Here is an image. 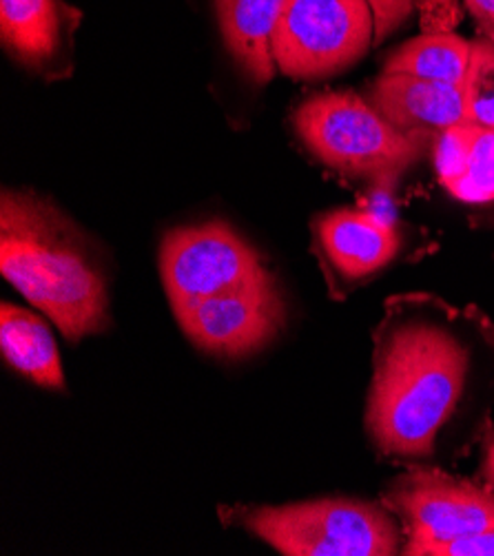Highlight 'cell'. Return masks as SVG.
<instances>
[{
  "mask_svg": "<svg viewBox=\"0 0 494 556\" xmlns=\"http://www.w3.org/2000/svg\"><path fill=\"white\" fill-rule=\"evenodd\" d=\"M375 42V14L366 0H284L270 51L293 80H324L351 65Z\"/></svg>",
  "mask_w": 494,
  "mask_h": 556,
  "instance_id": "cell-5",
  "label": "cell"
},
{
  "mask_svg": "<svg viewBox=\"0 0 494 556\" xmlns=\"http://www.w3.org/2000/svg\"><path fill=\"white\" fill-rule=\"evenodd\" d=\"M0 351L23 377L49 391H65L61 355L49 326L34 313L3 302L0 306Z\"/></svg>",
  "mask_w": 494,
  "mask_h": 556,
  "instance_id": "cell-13",
  "label": "cell"
},
{
  "mask_svg": "<svg viewBox=\"0 0 494 556\" xmlns=\"http://www.w3.org/2000/svg\"><path fill=\"white\" fill-rule=\"evenodd\" d=\"M421 34H453L461 23L459 0H413Z\"/></svg>",
  "mask_w": 494,
  "mask_h": 556,
  "instance_id": "cell-17",
  "label": "cell"
},
{
  "mask_svg": "<svg viewBox=\"0 0 494 556\" xmlns=\"http://www.w3.org/2000/svg\"><path fill=\"white\" fill-rule=\"evenodd\" d=\"M0 38L16 63L42 72L61 47L56 0H0Z\"/></svg>",
  "mask_w": 494,
  "mask_h": 556,
  "instance_id": "cell-14",
  "label": "cell"
},
{
  "mask_svg": "<svg viewBox=\"0 0 494 556\" xmlns=\"http://www.w3.org/2000/svg\"><path fill=\"white\" fill-rule=\"evenodd\" d=\"M368 96L379 114L408 136L434 142L436 136L464 125V85L381 72Z\"/></svg>",
  "mask_w": 494,
  "mask_h": 556,
  "instance_id": "cell-10",
  "label": "cell"
},
{
  "mask_svg": "<svg viewBox=\"0 0 494 556\" xmlns=\"http://www.w3.org/2000/svg\"><path fill=\"white\" fill-rule=\"evenodd\" d=\"M485 459H483V472L487 479V485L494 488V430L485 437Z\"/></svg>",
  "mask_w": 494,
  "mask_h": 556,
  "instance_id": "cell-20",
  "label": "cell"
},
{
  "mask_svg": "<svg viewBox=\"0 0 494 556\" xmlns=\"http://www.w3.org/2000/svg\"><path fill=\"white\" fill-rule=\"evenodd\" d=\"M387 506L406 534L402 554L423 556L430 547L494 528V488L477 485L439 466H408L383 490Z\"/></svg>",
  "mask_w": 494,
  "mask_h": 556,
  "instance_id": "cell-6",
  "label": "cell"
},
{
  "mask_svg": "<svg viewBox=\"0 0 494 556\" xmlns=\"http://www.w3.org/2000/svg\"><path fill=\"white\" fill-rule=\"evenodd\" d=\"M0 273L69 342L98 336L112 321L106 280L85 238L36 193L3 191Z\"/></svg>",
  "mask_w": 494,
  "mask_h": 556,
  "instance_id": "cell-2",
  "label": "cell"
},
{
  "mask_svg": "<svg viewBox=\"0 0 494 556\" xmlns=\"http://www.w3.org/2000/svg\"><path fill=\"white\" fill-rule=\"evenodd\" d=\"M223 515L284 556H395L404 547L395 515L357 498L229 508Z\"/></svg>",
  "mask_w": 494,
  "mask_h": 556,
  "instance_id": "cell-4",
  "label": "cell"
},
{
  "mask_svg": "<svg viewBox=\"0 0 494 556\" xmlns=\"http://www.w3.org/2000/svg\"><path fill=\"white\" fill-rule=\"evenodd\" d=\"M423 556H494V528L430 547Z\"/></svg>",
  "mask_w": 494,
  "mask_h": 556,
  "instance_id": "cell-19",
  "label": "cell"
},
{
  "mask_svg": "<svg viewBox=\"0 0 494 556\" xmlns=\"http://www.w3.org/2000/svg\"><path fill=\"white\" fill-rule=\"evenodd\" d=\"M282 8L284 0H215L223 40L255 85L268 83L276 74L270 40Z\"/></svg>",
  "mask_w": 494,
  "mask_h": 556,
  "instance_id": "cell-12",
  "label": "cell"
},
{
  "mask_svg": "<svg viewBox=\"0 0 494 556\" xmlns=\"http://www.w3.org/2000/svg\"><path fill=\"white\" fill-rule=\"evenodd\" d=\"M157 264L174 313L273 280L259 253L223 219L169 231L160 244Z\"/></svg>",
  "mask_w": 494,
  "mask_h": 556,
  "instance_id": "cell-7",
  "label": "cell"
},
{
  "mask_svg": "<svg viewBox=\"0 0 494 556\" xmlns=\"http://www.w3.org/2000/svg\"><path fill=\"white\" fill-rule=\"evenodd\" d=\"M481 38H487V40H492L494 42V23H492V27H490V31L485 34V36H481Z\"/></svg>",
  "mask_w": 494,
  "mask_h": 556,
  "instance_id": "cell-21",
  "label": "cell"
},
{
  "mask_svg": "<svg viewBox=\"0 0 494 556\" xmlns=\"http://www.w3.org/2000/svg\"><path fill=\"white\" fill-rule=\"evenodd\" d=\"M185 336L219 359H244L276 340L287 324L278 280L251 285L174 313Z\"/></svg>",
  "mask_w": 494,
  "mask_h": 556,
  "instance_id": "cell-8",
  "label": "cell"
},
{
  "mask_svg": "<svg viewBox=\"0 0 494 556\" xmlns=\"http://www.w3.org/2000/svg\"><path fill=\"white\" fill-rule=\"evenodd\" d=\"M464 125L494 129V42L487 38L472 40L464 80Z\"/></svg>",
  "mask_w": 494,
  "mask_h": 556,
  "instance_id": "cell-16",
  "label": "cell"
},
{
  "mask_svg": "<svg viewBox=\"0 0 494 556\" xmlns=\"http://www.w3.org/2000/svg\"><path fill=\"white\" fill-rule=\"evenodd\" d=\"M375 14V42L397 31L415 12L413 0H366Z\"/></svg>",
  "mask_w": 494,
  "mask_h": 556,
  "instance_id": "cell-18",
  "label": "cell"
},
{
  "mask_svg": "<svg viewBox=\"0 0 494 556\" xmlns=\"http://www.w3.org/2000/svg\"><path fill=\"white\" fill-rule=\"evenodd\" d=\"M293 125L304 147L328 169L381 187L395 185L432 142L400 131L351 91L311 96L297 106Z\"/></svg>",
  "mask_w": 494,
  "mask_h": 556,
  "instance_id": "cell-3",
  "label": "cell"
},
{
  "mask_svg": "<svg viewBox=\"0 0 494 556\" xmlns=\"http://www.w3.org/2000/svg\"><path fill=\"white\" fill-rule=\"evenodd\" d=\"M434 166L461 202L494 200V129L457 125L434 140Z\"/></svg>",
  "mask_w": 494,
  "mask_h": 556,
  "instance_id": "cell-11",
  "label": "cell"
},
{
  "mask_svg": "<svg viewBox=\"0 0 494 556\" xmlns=\"http://www.w3.org/2000/svg\"><path fill=\"white\" fill-rule=\"evenodd\" d=\"M494 324L474 304L430 293L393 295L372 330L364 426L391 462L459 459L492 432Z\"/></svg>",
  "mask_w": 494,
  "mask_h": 556,
  "instance_id": "cell-1",
  "label": "cell"
},
{
  "mask_svg": "<svg viewBox=\"0 0 494 556\" xmlns=\"http://www.w3.org/2000/svg\"><path fill=\"white\" fill-rule=\"evenodd\" d=\"M472 42L453 34H421L391 53L383 72L410 74L426 80L464 85Z\"/></svg>",
  "mask_w": 494,
  "mask_h": 556,
  "instance_id": "cell-15",
  "label": "cell"
},
{
  "mask_svg": "<svg viewBox=\"0 0 494 556\" xmlns=\"http://www.w3.org/2000/svg\"><path fill=\"white\" fill-rule=\"evenodd\" d=\"M315 240L331 275V289H355L387 268L400 253L402 238L391 222L368 211L338 208L315 222Z\"/></svg>",
  "mask_w": 494,
  "mask_h": 556,
  "instance_id": "cell-9",
  "label": "cell"
}]
</instances>
